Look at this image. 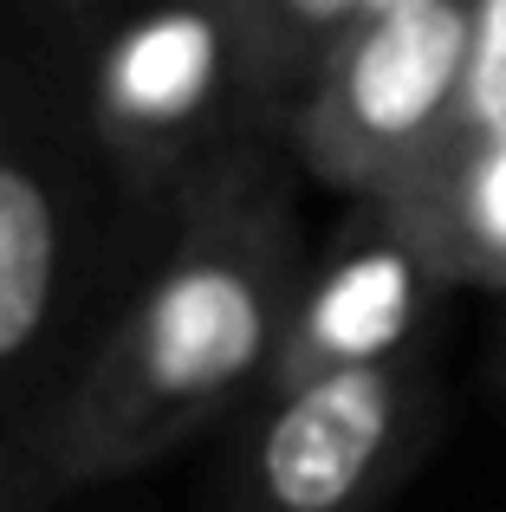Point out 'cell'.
I'll list each match as a JSON object with an SVG mask.
<instances>
[{
	"label": "cell",
	"mask_w": 506,
	"mask_h": 512,
	"mask_svg": "<svg viewBox=\"0 0 506 512\" xmlns=\"http://www.w3.org/2000/svg\"><path fill=\"white\" fill-rule=\"evenodd\" d=\"M85 91L111 169L176 208L260 150V130H279L228 0H143L117 13L98 33Z\"/></svg>",
	"instance_id": "7a4b0ae2"
},
{
	"label": "cell",
	"mask_w": 506,
	"mask_h": 512,
	"mask_svg": "<svg viewBox=\"0 0 506 512\" xmlns=\"http://www.w3.org/2000/svg\"><path fill=\"white\" fill-rule=\"evenodd\" d=\"M429 435L422 363H364L266 389L234 512H377Z\"/></svg>",
	"instance_id": "277c9868"
},
{
	"label": "cell",
	"mask_w": 506,
	"mask_h": 512,
	"mask_svg": "<svg viewBox=\"0 0 506 512\" xmlns=\"http://www.w3.org/2000/svg\"><path fill=\"white\" fill-rule=\"evenodd\" d=\"M468 0H409L364 13L286 117V150L351 208L403 195L455 130Z\"/></svg>",
	"instance_id": "3957f363"
},
{
	"label": "cell",
	"mask_w": 506,
	"mask_h": 512,
	"mask_svg": "<svg viewBox=\"0 0 506 512\" xmlns=\"http://www.w3.org/2000/svg\"><path fill=\"white\" fill-rule=\"evenodd\" d=\"M377 214L422 253L435 279L506 299V130L448 143L403 195L377 201Z\"/></svg>",
	"instance_id": "52a82bcc"
},
{
	"label": "cell",
	"mask_w": 506,
	"mask_h": 512,
	"mask_svg": "<svg viewBox=\"0 0 506 512\" xmlns=\"http://www.w3.org/2000/svg\"><path fill=\"white\" fill-rule=\"evenodd\" d=\"M46 13H59V20H78V26H111L117 13H124V0H39Z\"/></svg>",
	"instance_id": "30bf717a"
},
{
	"label": "cell",
	"mask_w": 506,
	"mask_h": 512,
	"mask_svg": "<svg viewBox=\"0 0 506 512\" xmlns=\"http://www.w3.org/2000/svg\"><path fill=\"white\" fill-rule=\"evenodd\" d=\"M383 7H409V0H370V13H383Z\"/></svg>",
	"instance_id": "8fae6325"
},
{
	"label": "cell",
	"mask_w": 506,
	"mask_h": 512,
	"mask_svg": "<svg viewBox=\"0 0 506 512\" xmlns=\"http://www.w3.org/2000/svg\"><path fill=\"white\" fill-rule=\"evenodd\" d=\"M72 286V201L39 150L0 137V383L33 370Z\"/></svg>",
	"instance_id": "8992f818"
},
{
	"label": "cell",
	"mask_w": 506,
	"mask_h": 512,
	"mask_svg": "<svg viewBox=\"0 0 506 512\" xmlns=\"http://www.w3.org/2000/svg\"><path fill=\"white\" fill-rule=\"evenodd\" d=\"M500 130H506V0H468V46H461V91L448 143L500 137Z\"/></svg>",
	"instance_id": "9c48e42d"
},
{
	"label": "cell",
	"mask_w": 506,
	"mask_h": 512,
	"mask_svg": "<svg viewBox=\"0 0 506 512\" xmlns=\"http://www.w3.org/2000/svg\"><path fill=\"white\" fill-rule=\"evenodd\" d=\"M228 13L241 26L253 85H260L273 124L286 130L299 91L312 85L325 52L370 13V0H228Z\"/></svg>",
	"instance_id": "ba28073f"
},
{
	"label": "cell",
	"mask_w": 506,
	"mask_h": 512,
	"mask_svg": "<svg viewBox=\"0 0 506 512\" xmlns=\"http://www.w3.org/2000/svg\"><path fill=\"white\" fill-rule=\"evenodd\" d=\"M163 260L78 363L46 422V480L98 487L208 435L228 409L266 396L292 305L305 286V240L273 156L247 150L182 201Z\"/></svg>",
	"instance_id": "6da1fadb"
},
{
	"label": "cell",
	"mask_w": 506,
	"mask_h": 512,
	"mask_svg": "<svg viewBox=\"0 0 506 512\" xmlns=\"http://www.w3.org/2000/svg\"><path fill=\"white\" fill-rule=\"evenodd\" d=\"M500 389H506V338H500Z\"/></svg>",
	"instance_id": "7c38bea8"
},
{
	"label": "cell",
	"mask_w": 506,
	"mask_h": 512,
	"mask_svg": "<svg viewBox=\"0 0 506 512\" xmlns=\"http://www.w3.org/2000/svg\"><path fill=\"white\" fill-rule=\"evenodd\" d=\"M0 512H7V506H0Z\"/></svg>",
	"instance_id": "4fadbf2b"
},
{
	"label": "cell",
	"mask_w": 506,
	"mask_h": 512,
	"mask_svg": "<svg viewBox=\"0 0 506 512\" xmlns=\"http://www.w3.org/2000/svg\"><path fill=\"white\" fill-rule=\"evenodd\" d=\"M435 292H442V279L422 266V253L377 208H351V227L331 240V253L305 266L299 305H292L286 344H279V370L266 389L416 357Z\"/></svg>",
	"instance_id": "5b68a950"
}]
</instances>
